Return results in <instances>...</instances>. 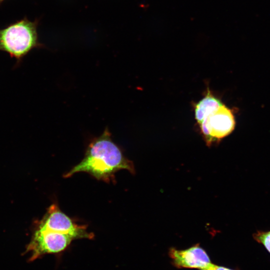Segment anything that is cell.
<instances>
[{
  "label": "cell",
  "mask_w": 270,
  "mask_h": 270,
  "mask_svg": "<svg viewBox=\"0 0 270 270\" xmlns=\"http://www.w3.org/2000/svg\"><path fill=\"white\" fill-rule=\"evenodd\" d=\"M223 104L208 89L205 96L194 107V117L198 124L216 110Z\"/></svg>",
  "instance_id": "obj_7"
},
{
  "label": "cell",
  "mask_w": 270,
  "mask_h": 270,
  "mask_svg": "<svg viewBox=\"0 0 270 270\" xmlns=\"http://www.w3.org/2000/svg\"><path fill=\"white\" fill-rule=\"evenodd\" d=\"M38 20L32 22L25 17L0 29V51L6 52L15 58L16 67L20 64L33 49L44 46L38 40Z\"/></svg>",
  "instance_id": "obj_2"
},
{
  "label": "cell",
  "mask_w": 270,
  "mask_h": 270,
  "mask_svg": "<svg viewBox=\"0 0 270 270\" xmlns=\"http://www.w3.org/2000/svg\"><path fill=\"white\" fill-rule=\"evenodd\" d=\"M74 238L71 236L38 228L28 244L26 252L33 260L46 254H56L64 250Z\"/></svg>",
  "instance_id": "obj_5"
},
{
  "label": "cell",
  "mask_w": 270,
  "mask_h": 270,
  "mask_svg": "<svg viewBox=\"0 0 270 270\" xmlns=\"http://www.w3.org/2000/svg\"><path fill=\"white\" fill-rule=\"evenodd\" d=\"M169 254L174 264L178 267L204 270L211 264L206 252L198 246L184 250L171 248Z\"/></svg>",
  "instance_id": "obj_6"
},
{
  "label": "cell",
  "mask_w": 270,
  "mask_h": 270,
  "mask_svg": "<svg viewBox=\"0 0 270 270\" xmlns=\"http://www.w3.org/2000/svg\"><path fill=\"white\" fill-rule=\"evenodd\" d=\"M198 124L205 140L210 144L232 133L236 121L232 110L223 104Z\"/></svg>",
  "instance_id": "obj_4"
},
{
  "label": "cell",
  "mask_w": 270,
  "mask_h": 270,
  "mask_svg": "<svg viewBox=\"0 0 270 270\" xmlns=\"http://www.w3.org/2000/svg\"><path fill=\"white\" fill-rule=\"evenodd\" d=\"M38 224V228L68 234L75 240L91 239L94 236L92 233L87 231L85 226L75 223L56 204L48 208L46 213Z\"/></svg>",
  "instance_id": "obj_3"
},
{
  "label": "cell",
  "mask_w": 270,
  "mask_h": 270,
  "mask_svg": "<svg viewBox=\"0 0 270 270\" xmlns=\"http://www.w3.org/2000/svg\"><path fill=\"white\" fill-rule=\"evenodd\" d=\"M252 237L257 242L263 245L270 253V230L267 231L257 230L253 234Z\"/></svg>",
  "instance_id": "obj_8"
},
{
  "label": "cell",
  "mask_w": 270,
  "mask_h": 270,
  "mask_svg": "<svg viewBox=\"0 0 270 270\" xmlns=\"http://www.w3.org/2000/svg\"><path fill=\"white\" fill-rule=\"evenodd\" d=\"M204 270H232L225 267L210 264Z\"/></svg>",
  "instance_id": "obj_9"
},
{
  "label": "cell",
  "mask_w": 270,
  "mask_h": 270,
  "mask_svg": "<svg viewBox=\"0 0 270 270\" xmlns=\"http://www.w3.org/2000/svg\"><path fill=\"white\" fill-rule=\"evenodd\" d=\"M126 170L135 174L132 162L124 154L120 148L113 141L109 130L89 144L84 158L64 175L69 178L78 172H86L95 178L110 182L115 181V173Z\"/></svg>",
  "instance_id": "obj_1"
},
{
  "label": "cell",
  "mask_w": 270,
  "mask_h": 270,
  "mask_svg": "<svg viewBox=\"0 0 270 270\" xmlns=\"http://www.w3.org/2000/svg\"><path fill=\"white\" fill-rule=\"evenodd\" d=\"M4 1V0H0V4Z\"/></svg>",
  "instance_id": "obj_10"
}]
</instances>
